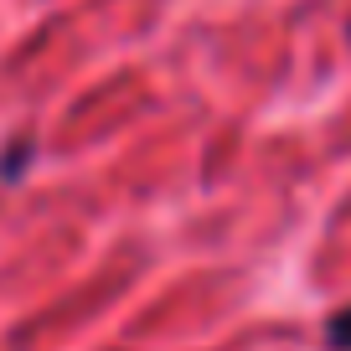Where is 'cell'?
Listing matches in <instances>:
<instances>
[{
	"label": "cell",
	"instance_id": "6da1fadb",
	"mask_svg": "<svg viewBox=\"0 0 351 351\" xmlns=\"http://www.w3.org/2000/svg\"><path fill=\"white\" fill-rule=\"evenodd\" d=\"M326 341H330L336 351H351V305L336 310V315L326 320Z\"/></svg>",
	"mask_w": 351,
	"mask_h": 351
}]
</instances>
